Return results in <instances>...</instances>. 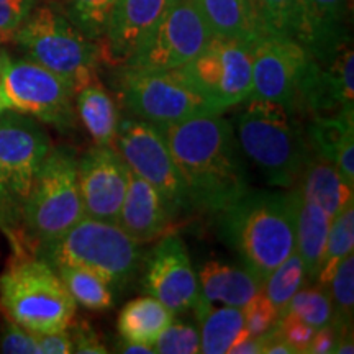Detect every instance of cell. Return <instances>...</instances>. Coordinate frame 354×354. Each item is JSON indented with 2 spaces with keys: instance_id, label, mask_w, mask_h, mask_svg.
I'll use <instances>...</instances> for the list:
<instances>
[{
  "instance_id": "1f68e13d",
  "label": "cell",
  "mask_w": 354,
  "mask_h": 354,
  "mask_svg": "<svg viewBox=\"0 0 354 354\" xmlns=\"http://www.w3.org/2000/svg\"><path fill=\"white\" fill-rule=\"evenodd\" d=\"M115 2L117 0H57V10L86 37L100 41L107 30Z\"/></svg>"
},
{
  "instance_id": "ee69618b",
  "label": "cell",
  "mask_w": 354,
  "mask_h": 354,
  "mask_svg": "<svg viewBox=\"0 0 354 354\" xmlns=\"http://www.w3.org/2000/svg\"><path fill=\"white\" fill-rule=\"evenodd\" d=\"M336 342H338V331L331 325L323 326L313 335L307 348V354H333Z\"/></svg>"
},
{
  "instance_id": "e575fe53",
  "label": "cell",
  "mask_w": 354,
  "mask_h": 354,
  "mask_svg": "<svg viewBox=\"0 0 354 354\" xmlns=\"http://www.w3.org/2000/svg\"><path fill=\"white\" fill-rule=\"evenodd\" d=\"M154 353L159 354H197L201 353V335L197 326L189 323H174L158 336L153 343Z\"/></svg>"
},
{
  "instance_id": "52a82bcc",
  "label": "cell",
  "mask_w": 354,
  "mask_h": 354,
  "mask_svg": "<svg viewBox=\"0 0 354 354\" xmlns=\"http://www.w3.org/2000/svg\"><path fill=\"white\" fill-rule=\"evenodd\" d=\"M84 216L77 183V154L71 146L51 148L21 203V225L30 251L56 240Z\"/></svg>"
},
{
  "instance_id": "277c9868",
  "label": "cell",
  "mask_w": 354,
  "mask_h": 354,
  "mask_svg": "<svg viewBox=\"0 0 354 354\" xmlns=\"http://www.w3.org/2000/svg\"><path fill=\"white\" fill-rule=\"evenodd\" d=\"M35 256L50 264L86 269L112 287L125 289L143 264V250L117 223L82 216L56 240L38 246Z\"/></svg>"
},
{
  "instance_id": "ab89813d",
  "label": "cell",
  "mask_w": 354,
  "mask_h": 354,
  "mask_svg": "<svg viewBox=\"0 0 354 354\" xmlns=\"http://www.w3.org/2000/svg\"><path fill=\"white\" fill-rule=\"evenodd\" d=\"M33 7L35 0H0V43L12 41Z\"/></svg>"
},
{
  "instance_id": "8992f818",
  "label": "cell",
  "mask_w": 354,
  "mask_h": 354,
  "mask_svg": "<svg viewBox=\"0 0 354 354\" xmlns=\"http://www.w3.org/2000/svg\"><path fill=\"white\" fill-rule=\"evenodd\" d=\"M26 57L59 76L74 92L99 81L100 46L51 6H35L13 35Z\"/></svg>"
},
{
  "instance_id": "8fae6325",
  "label": "cell",
  "mask_w": 354,
  "mask_h": 354,
  "mask_svg": "<svg viewBox=\"0 0 354 354\" xmlns=\"http://www.w3.org/2000/svg\"><path fill=\"white\" fill-rule=\"evenodd\" d=\"M113 146L130 171L161 194L176 218L183 212L192 210L187 187L159 127L131 115L122 118Z\"/></svg>"
},
{
  "instance_id": "ba28073f",
  "label": "cell",
  "mask_w": 354,
  "mask_h": 354,
  "mask_svg": "<svg viewBox=\"0 0 354 354\" xmlns=\"http://www.w3.org/2000/svg\"><path fill=\"white\" fill-rule=\"evenodd\" d=\"M0 104L61 133L74 131L77 127L76 92L50 69L30 57H13L7 51H0Z\"/></svg>"
},
{
  "instance_id": "3957f363",
  "label": "cell",
  "mask_w": 354,
  "mask_h": 354,
  "mask_svg": "<svg viewBox=\"0 0 354 354\" xmlns=\"http://www.w3.org/2000/svg\"><path fill=\"white\" fill-rule=\"evenodd\" d=\"M234 133L245 158L276 187H292L302 176L313 149L299 115L277 104L246 100Z\"/></svg>"
},
{
  "instance_id": "f1b7e54d",
  "label": "cell",
  "mask_w": 354,
  "mask_h": 354,
  "mask_svg": "<svg viewBox=\"0 0 354 354\" xmlns=\"http://www.w3.org/2000/svg\"><path fill=\"white\" fill-rule=\"evenodd\" d=\"M261 32L300 43L302 2L300 0H253Z\"/></svg>"
},
{
  "instance_id": "d590c367",
  "label": "cell",
  "mask_w": 354,
  "mask_h": 354,
  "mask_svg": "<svg viewBox=\"0 0 354 354\" xmlns=\"http://www.w3.org/2000/svg\"><path fill=\"white\" fill-rule=\"evenodd\" d=\"M0 230L7 234L13 248V256L33 254L24 233L20 205L13 202V198L8 196L2 184H0Z\"/></svg>"
},
{
  "instance_id": "5b68a950",
  "label": "cell",
  "mask_w": 354,
  "mask_h": 354,
  "mask_svg": "<svg viewBox=\"0 0 354 354\" xmlns=\"http://www.w3.org/2000/svg\"><path fill=\"white\" fill-rule=\"evenodd\" d=\"M0 308L8 320L33 333L68 330L77 304L56 269L37 256H13L0 276Z\"/></svg>"
},
{
  "instance_id": "83f0119b",
  "label": "cell",
  "mask_w": 354,
  "mask_h": 354,
  "mask_svg": "<svg viewBox=\"0 0 354 354\" xmlns=\"http://www.w3.org/2000/svg\"><path fill=\"white\" fill-rule=\"evenodd\" d=\"M56 272L77 305L92 312H107L113 308L117 294L95 274L73 266H61L56 268Z\"/></svg>"
},
{
  "instance_id": "484cf974",
  "label": "cell",
  "mask_w": 354,
  "mask_h": 354,
  "mask_svg": "<svg viewBox=\"0 0 354 354\" xmlns=\"http://www.w3.org/2000/svg\"><path fill=\"white\" fill-rule=\"evenodd\" d=\"M201 353L225 354L241 338L245 331L243 308L225 307L214 308L203 315L201 320Z\"/></svg>"
},
{
  "instance_id": "d6a6232c",
  "label": "cell",
  "mask_w": 354,
  "mask_h": 354,
  "mask_svg": "<svg viewBox=\"0 0 354 354\" xmlns=\"http://www.w3.org/2000/svg\"><path fill=\"white\" fill-rule=\"evenodd\" d=\"M304 284V264L297 251H295L269 274V277L264 281L263 292L279 312V317H282L287 312L292 297L302 289Z\"/></svg>"
},
{
  "instance_id": "f546056e",
  "label": "cell",
  "mask_w": 354,
  "mask_h": 354,
  "mask_svg": "<svg viewBox=\"0 0 354 354\" xmlns=\"http://www.w3.org/2000/svg\"><path fill=\"white\" fill-rule=\"evenodd\" d=\"M354 250V202L348 203L338 215L331 218L325 254L315 284L326 287L333 276L336 264Z\"/></svg>"
},
{
  "instance_id": "cb8c5ba5",
  "label": "cell",
  "mask_w": 354,
  "mask_h": 354,
  "mask_svg": "<svg viewBox=\"0 0 354 354\" xmlns=\"http://www.w3.org/2000/svg\"><path fill=\"white\" fill-rule=\"evenodd\" d=\"M76 112L94 145L113 146L120 117L115 100L100 81L88 84L77 92Z\"/></svg>"
},
{
  "instance_id": "ffe728a7",
  "label": "cell",
  "mask_w": 354,
  "mask_h": 354,
  "mask_svg": "<svg viewBox=\"0 0 354 354\" xmlns=\"http://www.w3.org/2000/svg\"><path fill=\"white\" fill-rule=\"evenodd\" d=\"M302 33L300 44L308 55L320 56L348 38L343 25L348 15V0H300Z\"/></svg>"
},
{
  "instance_id": "836d02e7",
  "label": "cell",
  "mask_w": 354,
  "mask_h": 354,
  "mask_svg": "<svg viewBox=\"0 0 354 354\" xmlns=\"http://www.w3.org/2000/svg\"><path fill=\"white\" fill-rule=\"evenodd\" d=\"M286 313H292L315 330L328 326L333 318L328 289L318 284L300 289L292 297Z\"/></svg>"
},
{
  "instance_id": "2e32d148",
  "label": "cell",
  "mask_w": 354,
  "mask_h": 354,
  "mask_svg": "<svg viewBox=\"0 0 354 354\" xmlns=\"http://www.w3.org/2000/svg\"><path fill=\"white\" fill-rule=\"evenodd\" d=\"M130 167L115 146L94 145L77 158V183L84 216L117 223Z\"/></svg>"
},
{
  "instance_id": "74e56055",
  "label": "cell",
  "mask_w": 354,
  "mask_h": 354,
  "mask_svg": "<svg viewBox=\"0 0 354 354\" xmlns=\"http://www.w3.org/2000/svg\"><path fill=\"white\" fill-rule=\"evenodd\" d=\"M0 353L6 354H38V333L25 330L7 318L0 330Z\"/></svg>"
},
{
  "instance_id": "f6af8a7d",
  "label": "cell",
  "mask_w": 354,
  "mask_h": 354,
  "mask_svg": "<svg viewBox=\"0 0 354 354\" xmlns=\"http://www.w3.org/2000/svg\"><path fill=\"white\" fill-rule=\"evenodd\" d=\"M266 335L263 336H251L245 333L238 342L233 343V346L228 349L230 354H263Z\"/></svg>"
},
{
  "instance_id": "d6986e66",
  "label": "cell",
  "mask_w": 354,
  "mask_h": 354,
  "mask_svg": "<svg viewBox=\"0 0 354 354\" xmlns=\"http://www.w3.org/2000/svg\"><path fill=\"white\" fill-rule=\"evenodd\" d=\"M197 279L203 300L209 304L221 302L238 308L245 307L264 287V282L250 269L221 261H209L203 264Z\"/></svg>"
},
{
  "instance_id": "4316f807",
  "label": "cell",
  "mask_w": 354,
  "mask_h": 354,
  "mask_svg": "<svg viewBox=\"0 0 354 354\" xmlns=\"http://www.w3.org/2000/svg\"><path fill=\"white\" fill-rule=\"evenodd\" d=\"M305 131L313 153L333 162L342 146L354 136V109H343L331 115H313Z\"/></svg>"
},
{
  "instance_id": "8d00e7d4",
  "label": "cell",
  "mask_w": 354,
  "mask_h": 354,
  "mask_svg": "<svg viewBox=\"0 0 354 354\" xmlns=\"http://www.w3.org/2000/svg\"><path fill=\"white\" fill-rule=\"evenodd\" d=\"M243 317H245V331L251 336H263L272 331L281 318L263 290L243 307Z\"/></svg>"
},
{
  "instance_id": "5bb4252c",
  "label": "cell",
  "mask_w": 354,
  "mask_h": 354,
  "mask_svg": "<svg viewBox=\"0 0 354 354\" xmlns=\"http://www.w3.org/2000/svg\"><path fill=\"white\" fill-rule=\"evenodd\" d=\"M308 51L290 38L264 35L253 44L251 99L277 104L300 115V84L308 64Z\"/></svg>"
},
{
  "instance_id": "bcb514c9",
  "label": "cell",
  "mask_w": 354,
  "mask_h": 354,
  "mask_svg": "<svg viewBox=\"0 0 354 354\" xmlns=\"http://www.w3.org/2000/svg\"><path fill=\"white\" fill-rule=\"evenodd\" d=\"M118 353L123 354H154V348L151 344H145L138 342H128V339H123L118 343Z\"/></svg>"
},
{
  "instance_id": "e0dca14e",
  "label": "cell",
  "mask_w": 354,
  "mask_h": 354,
  "mask_svg": "<svg viewBox=\"0 0 354 354\" xmlns=\"http://www.w3.org/2000/svg\"><path fill=\"white\" fill-rule=\"evenodd\" d=\"M171 0H117L104 38L99 41L100 59L123 66L153 33Z\"/></svg>"
},
{
  "instance_id": "7dc6e473",
  "label": "cell",
  "mask_w": 354,
  "mask_h": 354,
  "mask_svg": "<svg viewBox=\"0 0 354 354\" xmlns=\"http://www.w3.org/2000/svg\"><path fill=\"white\" fill-rule=\"evenodd\" d=\"M2 110H3V107H2V104H0V112H2Z\"/></svg>"
},
{
  "instance_id": "4fadbf2b",
  "label": "cell",
  "mask_w": 354,
  "mask_h": 354,
  "mask_svg": "<svg viewBox=\"0 0 354 354\" xmlns=\"http://www.w3.org/2000/svg\"><path fill=\"white\" fill-rule=\"evenodd\" d=\"M51 148L37 118L15 110L0 112V184L20 209Z\"/></svg>"
},
{
  "instance_id": "7a4b0ae2",
  "label": "cell",
  "mask_w": 354,
  "mask_h": 354,
  "mask_svg": "<svg viewBox=\"0 0 354 354\" xmlns=\"http://www.w3.org/2000/svg\"><path fill=\"white\" fill-rule=\"evenodd\" d=\"M299 192L248 190L218 212L225 243L236 251L246 269L266 281L297 248Z\"/></svg>"
},
{
  "instance_id": "7402d4cb",
  "label": "cell",
  "mask_w": 354,
  "mask_h": 354,
  "mask_svg": "<svg viewBox=\"0 0 354 354\" xmlns=\"http://www.w3.org/2000/svg\"><path fill=\"white\" fill-rule=\"evenodd\" d=\"M297 190L302 197L318 203L331 218L354 202V189L343 184L333 162L317 153L312 154L299 177Z\"/></svg>"
},
{
  "instance_id": "44dd1931",
  "label": "cell",
  "mask_w": 354,
  "mask_h": 354,
  "mask_svg": "<svg viewBox=\"0 0 354 354\" xmlns=\"http://www.w3.org/2000/svg\"><path fill=\"white\" fill-rule=\"evenodd\" d=\"M212 37L254 44L261 37L253 0H194Z\"/></svg>"
},
{
  "instance_id": "b9f144b4",
  "label": "cell",
  "mask_w": 354,
  "mask_h": 354,
  "mask_svg": "<svg viewBox=\"0 0 354 354\" xmlns=\"http://www.w3.org/2000/svg\"><path fill=\"white\" fill-rule=\"evenodd\" d=\"M74 353L69 330L55 333H38V354H71Z\"/></svg>"
},
{
  "instance_id": "60d3db41",
  "label": "cell",
  "mask_w": 354,
  "mask_h": 354,
  "mask_svg": "<svg viewBox=\"0 0 354 354\" xmlns=\"http://www.w3.org/2000/svg\"><path fill=\"white\" fill-rule=\"evenodd\" d=\"M71 338H73L74 353L79 354H107L109 349L102 343L100 336L95 333V330L86 320L77 323H71ZM68 328V330H69Z\"/></svg>"
},
{
  "instance_id": "30bf717a",
  "label": "cell",
  "mask_w": 354,
  "mask_h": 354,
  "mask_svg": "<svg viewBox=\"0 0 354 354\" xmlns=\"http://www.w3.org/2000/svg\"><path fill=\"white\" fill-rule=\"evenodd\" d=\"M174 71L190 88L225 112L250 100L253 44L214 37L192 61Z\"/></svg>"
},
{
  "instance_id": "9a60e30c",
  "label": "cell",
  "mask_w": 354,
  "mask_h": 354,
  "mask_svg": "<svg viewBox=\"0 0 354 354\" xmlns=\"http://www.w3.org/2000/svg\"><path fill=\"white\" fill-rule=\"evenodd\" d=\"M141 290L158 299L172 313L196 310L202 304L201 287L183 238L167 234L143 259Z\"/></svg>"
},
{
  "instance_id": "9c48e42d",
  "label": "cell",
  "mask_w": 354,
  "mask_h": 354,
  "mask_svg": "<svg viewBox=\"0 0 354 354\" xmlns=\"http://www.w3.org/2000/svg\"><path fill=\"white\" fill-rule=\"evenodd\" d=\"M118 97L131 117L156 127L223 113L190 88L176 71H133L122 68Z\"/></svg>"
},
{
  "instance_id": "4dcf8cb0",
  "label": "cell",
  "mask_w": 354,
  "mask_h": 354,
  "mask_svg": "<svg viewBox=\"0 0 354 354\" xmlns=\"http://www.w3.org/2000/svg\"><path fill=\"white\" fill-rule=\"evenodd\" d=\"M326 289H328L331 307H333V318L330 325L338 331V335L353 331L354 254H348L336 264Z\"/></svg>"
},
{
  "instance_id": "ac0fdd59",
  "label": "cell",
  "mask_w": 354,
  "mask_h": 354,
  "mask_svg": "<svg viewBox=\"0 0 354 354\" xmlns=\"http://www.w3.org/2000/svg\"><path fill=\"white\" fill-rule=\"evenodd\" d=\"M174 214L151 184L130 171L125 198L117 216V225L140 245L151 243L167 232Z\"/></svg>"
},
{
  "instance_id": "f35d334b",
  "label": "cell",
  "mask_w": 354,
  "mask_h": 354,
  "mask_svg": "<svg viewBox=\"0 0 354 354\" xmlns=\"http://www.w3.org/2000/svg\"><path fill=\"white\" fill-rule=\"evenodd\" d=\"M274 331H276L279 338H282L286 343H289L290 346L295 349V353L307 354V348L317 330L300 320V318L292 315V313H286V315L279 318Z\"/></svg>"
},
{
  "instance_id": "603a6c76",
  "label": "cell",
  "mask_w": 354,
  "mask_h": 354,
  "mask_svg": "<svg viewBox=\"0 0 354 354\" xmlns=\"http://www.w3.org/2000/svg\"><path fill=\"white\" fill-rule=\"evenodd\" d=\"M299 192V190H297ZM331 216L315 202L300 196L297 209V254L305 271V282L315 284L320 272Z\"/></svg>"
},
{
  "instance_id": "7bdbcfd3",
  "label": "cell",
  "mask_w": 354,
  "mask_h": 354,
  "mask_svg": "<svg viewBox=\"0 0 354 354\" xmlns=\"http://www.w3.org/2000/svg\"><path fill=\"white\" fill-rule=\"evenodd\" d=\"M333 165L343 184L354 189V136L342 146V149L336 154Z\"/></svg>"
},
{
  "instance_id": "d4e9b609",
  "label": "cell",
  "mask_w": 354,
  "mask_h": 354,
  "mask_svg": "<svg viewBox=\"0 0 354 354\" xmlns=\"http://www.w3.org/2000/svg\"><path fill=\"white\" fill-rule=\"evenodd\" d=\"M174 313L154 297H140L128 302L118 315V333L128 342L151 344L165 331Z\"/></svg>"
},
{
  "instance_id": "7c38bea8",
  "label": "cell",
  "mask_w": 354,
  "mask_h": 354,
  "mask_svg": "<svg viewBox=\"0 0 354 354\" xmlns=\"http://www.w3.org/2000/svg\"><path fill=\"white\" fill-rule=\"evenodd\" d=\"M212 38L194 0H171L153 33L120 68L158 73L179 69L192 61Z\"/></svg>"
},
{
  "instance_id": "6da1fadb",
  "label": "cell",
  "mask_w": 354,
  "mask_h": 354,
  "mask_svg": "<svg viewBox=\"0 0 354 354\" xmlns=\"http://www.w3.org/2000/svg\"><path fill=\"white\" fill-rule=\"evenodd\" d=\"M189 192L192 210L218 214L250 190L236 133L220 115L159 127Z\"/></svg>"
}]
</instances>
